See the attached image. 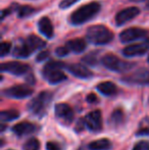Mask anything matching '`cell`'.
<instances>
[{
    "label": "cell",
    "mask_w": 149,
    "mask_h": 150,
    "mask_svg": "<svg viewBox=\"0 0 149 150\" xmlns=\"http://www.w3.org/2000/svg\"><path fill=\"white\" fill-rule=\"evenodd\" d=\"M100 8H101V5L97 1L84 4L71 14L70 23L74 26L85 24L90 20H92L100 11Z\"/></svg>",
    "instance_id": "cell-1"
},
{
    "label": "cell",
    "mask_w": 149,
    "mask_h": 150,
    "mask_svg": "<svg viewBox=\"0 0 149 150\" xmlns=\"http://www.w3.org/2000/svg\"><path fill=\"white\" fill-rule=\"evenodd\" d=\"M66 63L62 61H49L44 65L43 69H42L43 78L52 85L66 81V75L61 71L62 69H66Z\"/></svg>",
    "instance_id": "cell-2"
},
{
    "label": "cell",
    "mask_w": 149,
    "mask_h": 150,
    "mask_svg": "<svg viewBox=\"0 0 149 150\" xmlns=\"http://www.w3.org/2000/svg\"><path fill=\"white\" fill-rule=\"evenodd\" d=\"M86 38L94 45H104L113 39V33L103 25H93L86 31Z\"/></svg>",
    "instance_id": "cell-3"
},
{
    "label": "cell",
    "mask_w": 149,
    "mask_h": 150,
    "mask_svg": "<svg viewBox=\"0 0 149 150\" xmlns=\"http://www.w3.org/2000/svg\"><path fill=\"white\" fill-rule=\"evenodd\" d=\"M53 98V94L49 91H42L36 97L28 103V110L31 115L41 117L46 113L48 106L50 105Z\"/></svg>",
    "instance_id": "cell-4"
},
{
    "label": "cell",
    "mask_w": 149,
    "mask_h": 150,
    "mask_svg": "<svg viewBox=\"0 0 149 150\" xmlns=\"http://www.w3.org/2000/svg\"><path fill=\"white\" fill-rule=\"evenodd\" d=\"M101 63L107 69L117 73H126L132 69L136 65V63L130 62L127 60H123L112 53H107L101 58Z\"/></svg>",
    "instance_id": "cell-5"
},
{
    "label": "cell",
    "mask_w": 149,
    "mask_h": 150,
    "mask_svg": "<svg viewBox=\"0 0 149 150\" xmlns=\"http://www.w3.org/2000/svg\"><path fill=\"white\" fill-rule=\"evenodd\" d=\"M121 82L128 85H139L147 86L149 85V69H139L134 73L127 75L121 78Z\"/></svg>",
    "instance_id": "cell-6"
},
{
    "label": "cell",
    "mask_w": 149,
    "mask_h": 150,
    "mask_svg": "<svg viewBox=\"0 0 149 150\" xmlns=\"http://www.w3.org/2000/svg\"><path fill=\"white\" fill-rule=\"evenodd\" d=\"M54 113H55L56 120L64 126H70L74 122V110L68 103L61 102L56 104L54 107Z\"/></svg>",
    "instance_id": "cell-7"
},
{
    "label": "cell",
    "mask_w": 149,
    "mask_h": 150,
    "mask_svg": "<svg viewBox=\"0 0 149 150\" xmlns=\"http://www.w3.org/2000/svg\"><path fill=\"white\" fill-rule=\"evenodd\" d=\"M0 69L3 73H9L14 76H23L30 73L31 67L27 63H23L20 61H7L1 63Z\"/></svg>",
    "instance_id": "cell-8"
},
{
    "label": "cell",
    "mask_w": 149,
    "mask_h": 150,
    "mask_svg": "<svg viewBox=\"0 0 149 150\" xmlns=\"http://www.w3.org/2000/svg\"><path fill=\"white\" fill-rule=\"evenodd\" d=\"M33 92H34V90L27 85H16L7 88V89H4L2 91V94L6 97H9V98L23 99L30 97L33 94Z\"/></svg>",
    "instance_id": "cell-9"
},
{
    "label": "cell",
    "mask_w": 149,
    "mask_h": 150,
    "mask_svg": "<svg viewBox=\"0 0 149 150\" xmlns=\"http://www.w3.org/2000/svg\"><path fill=\"white\" fill-rule=\"evenodd\" d=\"M148 31L142 28H137V27H133V28H128L119 34V40L123 43H129V42H133L136 40L143 39L147 36Z\"/></svg>",
    "instance_id": "cell-10"
},
{
    "label": "cell",
    "mask_w": 149,
    "mask_h": 150,
    "mask_svg": "<svg viewBox=\"0 0 149 150\" xmlns=\"http://www.w3.org/2000/svg\"><path fill=\"white\" fill-rule=\"evenodd\" d=\"M85 125L91 132L97 133L102 130V113L100 110L96 109L89 112L85 117Z\"/></svg>",
    "instance_id": "cell-11"
},
{
    "label": "cell",
    "mask_w": 149,
    "mask_h": 150,
    "mask_svg": "<svg viewBox=\"0 0 149 150\" xmlns=\"http://www.w3.org/2000/svg\"><path fill=\"white\" fill-rule=\"evenodd\" d=\"M149 51V38L144 40L142 43L131 44L123 49V54L127 57H134V56H140L145 54Z\"/></svg>",
    "instance_id": "cell-12"
},
{
    "label": "cell",
    "mask_w": 149,
    "mask_h": 150,
    "mask_svg": "<svg viewBox=\"0 0 149 150\" xmlns=\"http://www.w3.org/2000/svg\"><path fill=\"white\" fill-rule=\"evenodd\" d=\"M140 13V9L136 6H132V7H127L125 9H121L119 11L115 16V24L117 26L121 27L123 25L129 23L133 18H135L138 14Z\"/></svg>",
    "instance_id": "cell-13"
},
{
    "label": "cell",
    "mask_w": 149,
    "mask_h": 150,
    "mask_svg": "<svg viewBox=\"0 0 149 150\" xmlns=\"http://www.w3.org/2000/svg\"><path fill=\"white\" fill-rule=\"evenodd\" d=\"M39 130V127L37 125L33 124L30 122H22L14 125L11 128V131L18 137L26 136V135H31L36 133Z\"/></svg>",
    "instance_id": "cell-14"
},
{
    "label": "cell",
    "mask_w": 149,
    "mask_h": 150,
    "mask_svg": "<svg viewBox=\"0 0 149 150\" xmlns=\"http://www.w3.org/2000/svg\"><path fill=\"white\" fill-rule=\"evenodd\" d=\"M66 69L70 71L75 77L80 79H90L93 77V73L90 71L88 67L81 63H72V64H66Z\"/></svg>",
    "instance_id": "cell-15"
},
{
    "label": "cell",
    "mask_w": 149,
    "mask_h": 150,
    "mask_svg": "<svg viewBox=\"0 0 149 150\" xmlns=\"http://www.w3.org/2000/svg\"><path fill=\"white\" fill-rule=\"evenodd\" d=\"M34 51L35 50L33 49V47L26 40V41L22 42L20 45L14 47L13 51H12V55L16 58H27V57H29Z\"/></svg>",
    "instance_id": "cell-16"
},
{
    "label": "cell",
    "mask_w": 149,
    "mask_h": 150,
    "mask_svg": "<svg viewBox=\"0 0 149 150\" xmlns=\"http://www.w3.org/2000/svg\"><path fill=\"white\" fill-rule=\"evenodd\" d=\"M38 29L39 32L42 34L43 36H45L46 38H52L54 35V29L52 26L51 21L49 20V18L47 16H43L39 20L38 22Z\"/></svg>",
    "instance_id": "cell-17"
},
{
    "label": "cell",
    "mask_w": 149,
    "mask_h": 150,
    "mask_svg": "<svg viewBox=\"0 0 149 150\" xmlns=\"http://www.w3.org/2000/svg\"><path fill=\"white\" fill-rule=\"evenodd\" d=\"M126 120V115L123 109L117 108L112 111L109 117V125L112 128H119V127L123 126L124 122Z\"/></svg>",
    "instance_id": "cell-18"
},
{
    "label": "cell",
    "mask_w": 149,
    "mask_h": 150,
    "mask_svg": "<svg viewBox=\"0 0 149 150\" xmlns=\"http://www.w3.org/2000/svg\"><path fill=\"white\" fill-rule=\"evenodd\" d=\"M66 47L75 53H82L87 48V43L82 38H75L66 43Z\"/></svg>",
    "instance_id": "cell-19"
},
{
    "label": "cell",
    "mask_w": 149,
    "mask_h": 150,
    "mask_svg": "<svg viewBox=\"0 0 149 150\" xmlns=\"http://www.w3.org/2000/svg\"><path fill=\"white\" fill-rule=\"evenodd\" d=\"M96 89L104 96H112L117 93V87L112 82H102L96 86Z\"/></svg>",
    "instance_id": "cell-20"
},
{
    "label": "cell",
    "mask_w": 149,
    "mask_h": 150,
    "mask_svg": "<svg viewBox=\"0 0 149 150\" xmlns=\"http://www.w3.org/2000/svg\"><path fill=\"white\" fill-rule=\"evenodd\" d=\"M112 142L108 139L102 138L95 141H92L91 143H89L88 148L90 150H109L112 148Z\"/></svg>",
    "instance_id": "cell-21"
},
{
    "label": "cell",
    "mask_w": 149,
    "mask_h": 150,
    "mask_svg": "<svg viewBox=\"0 0 149 150\" xmlns=\"http://www.w3.org/2000/svg\"><path fill=\"white\" fill-rule=\"evenodd\" d=\"M27 41L29 42L31 46L33 47L34 50H38V49H42L46 46V42L44 40H42L40 37H38L36 35H30L27 37Z\"/></svg>",
    "instance_id": "cell-22"
},
{
    "label": "cell",
    "mask_w": 149,
    "mask_h": 150,
    "mask_svg": "<svg viewBox=\"0 0 149 150\" xmlns=\"http://www.w3.org/2000/svg\"><path fill=\"white\" fill-rule=\"evenodd\" d=\"M20 117V111L16 109H8V110H2L0 113V119L2 122H11Z\"/></svg>",
    "instance_id": "cell-23"
},
{
    "label": "cell",
    "mask_w": 149,
    "mask_h": 150,
    "mask_svg": "<svg viewBox=\"0 0 149 150\" xmlns=\"http://www.w3.org/2000/svg\"><path fill=\"white\" fill-rule=\"evenodd\" d=\"M16 10L18 18H28L35 12V8L30 5H16Z\"/></svg>",
    "instance_id": "cell-24"
},
{
    "label": "cell",
    "mask_w": 149,
    "mask_h": 150,
    "mask_svg": "<svg viewBox=\"0 0 149 150\" xmlns=\"http://www.w3.org/2000/svg\"><path fill=\"white\" fill-rule=\"evenodd\" d=\"M136 135L137 136H148L149 135V117L142 119L139 126H138Z\"/></svg>",
    "instance_id": "cell-25"
},
{
    "label": "cell",
    "mask_w": 149,
    "mask_h": 150,
    "mask_svg": "<svg viewBox=\"0 0 149 150\" xmlns=\"http://www.w3.org/2000/svg\"><path fill=\"white\" fill-rule=\"evenodd\" d=\"M24 150H39L40 149V142L36 138H31L27 141L23 146Z\"/></svg>",
    "instance_id": "cell-26"
},
{
    "label": "cell",
    "mask_w": 149,
    "mask_h": 150,
    "mask_svg": "<svg viewBox=\"0 0 149 150\" xmlns=\"http://www.w3.org/2000/svg\"><path fill=\"white\" fill-rule=\"evenodd\" d=\"M82 61H83L84 63H86V64L94 67V65H96L98 62L97 53H96V52H92V53L87 54V55H85L82 58Z\"/></svg>",
    "instance_id": "cell-27"
},
{
    "label": "cell",
    "mask_w": 149,
    "mask_h": 150,
    "mask_svg": "<svg viewBox=\"0 0 149 150\" xmlns=\"http://www.w3.org/2000/svg\"><path fill=\"white\" fill-rule=\"evenodd\" d=\"M11 49V43L10 42H2L1 47H0V55L1 57H4L5 55H7L10 52Z\"/></svg>",
    "instance_id": "cell-28"
},
{
    "label": "cell",
    "mask_w": 149,
    "mask_h": 150,
    "mask_svg": "<svg viewBox=\"0 0 149 150\" xmlns=\"http://www.w3.org/2000/svg\"><path fill=\"white\" fill-rule=\"evenodd\" d=\"M70 51H71V50L68 49L66 46H60V47L56 48L55 53H56V55H57L58 57H64V56L68 55V54L70 53Z\"/></svg>",
    "instance_id": "cell-29"
},
{
    "label": "cell",
    "mask_w": 149,
    "mask_h": 150,
    "mask_svg": "<svg viewBox=\"0 0 149 150\" xmlns=\"http://www.w3.org/2000/svg\"><path fill=\"white\" fill-rule=\"evenodd\" d=\"M133 150H149V142L148 141H140L136 143Z\"/></svg>",
    "instance_id": "cell-30"
},
{
    "label": "cell",
    "mask_w": 149,
    "mask_h": 150,
    "mask_svg": "<svg viewBox=\"0 0 149 150\" xmlns=\"http://www.w3.org/2000/svg\"><path fill=\"white\" fill-rule=\"evenodd\" d=\"M78 1H79V0H61L59 3V8L66 9V8H68L72 5H74V4L77 3Z\"/></svg>",
    "instance_id": "cell-31"
},
{
    "label": "cell",
    "mask_w": 149,
    "mask_h": 150,
    "mask_svg": "<svg viewBox=\"0 0 149 150\" xmlns=\"http://www.w3.org/2000/svg\"><path fill=\"white\" fill-rule=\"evenodd\" d=\"M46 149L47 150H62V147H61V145L58 144V143L50 141V142H47V144H46Z\"/></svg>",
    "instance_id": "cell-32"
},
{
    "label": "cell",
    "mask_w": 149,
    "mask_h": 150,
    "mask_svg": "<svg viewBox=\"0 0 149 150\" xmlns=\"http://www.w3.org/2000/svg\"><path fill=\"white\" fill-rule=\"evenodd\" d=\"M49 55H50L49 51H47V50H43V51H41L37 55L36 60L38 61V62H40V61H44L45 59H47V58L49 57Z\"/></svg>",
    "instance_id": "cell-33"
},
{
    "label": "cell",
    "mask_w": 149,
    "mask_h": 150,
    "mask_svg": "<svg viewBox=\"0 0 149 150\" xmlns=\"http://www.w3.org/2000/svg\"><path fill=\"white\" fill-rule=\"evenodd\" d=\"M85 120H84V119H80L79 120H78L77 125H76V131L77 132H81V131L84 130V127H85Z\"/></svg>",
    "instance_id": "cell-34"
},
{
    "label": "cell",
    "mask_w": 149,
    "mask_h": 150,
    "mask_svg": "<svg viewBox=\"0 0 149 150\" xmlns=\"http://www.w3.org/2000/svg\"><path fill=\"white\" fill-rule=\"evenodd\" d=\"M86 100H87V102L94 104V103H96V102L98 101V98L96 97V95H95V94L91 93V94H88V96H87V98H86Z\"/></svg>",
    "instance_id": "cell-35"
},
{
    "label": "cell",
    "mask_w": 149,
    "mask_h": 150,
    "mask_svg": "<svg viewBox=\"0 0 149 150\" xmlns=\"http://www.w3.org/2000/svg\"><path fill=\"white\" fill-rule=\"evenodd\" d=\"M11 9L12 8H5V9H2V12H1V20H4L5 16L7 14H9L11 12Z\"/></svg>",
    "instance_id": "cell-36"
},
{
    "label": "cell",
    "mask_w": 149,
    "mask_h": 150,
    "mask_svg": "<svg viewBox=\"0 0 149 150\" xmlns=\"http://www.w3.org/2000/svg\"><path fill=\"white\" fill-rule=\"evenodd\" d=\"M26 81L28 82L29 84H31V85L35 84V78H34V76H33L32 74H29V75H27Z\"/></svg>",
    "instance_id": "cell-37"
},
{
    "label": "cell",
    "mask_w": 149,
    "mask_h": 150,
    "mask_svg": "<svg viewBox=\"0 0 149 150\" xmlns=\"http://www.w3.org/2000/svg\"><path fill=\"white\" fill-rule=\"evenodd\" d=\"M5 129H6V126L4 124H2L1 125V132H4V131H5Z\"/></svg>",
    "instance_id": "cell-38"
},
{
    "label": "cell",
    "mask_w": 149,
    "mask_h": 150,
    "mask_svg": "<svg viewBox=\"0 0 149 150\" xmlns=\"http://www.w3.org/2000/svg\"><path fill=\"white\" fill-rule=\"evenodd\" d=\"M132 1H135V2H139V1H143V0H132Z\"/></svg>",
    "instance_id": "cell-39"
},
{
    "label": "cell",
    "mask_w": 149,
    "mask_h": 150,
    "mask_svg": "<svg viewBox=\"0 0 149 150\" xmlns=\"http://www.w3.org/2000/svg\"><path fill=\"white\" fill-rule=\"evenodd\" d=\"M78 150H84V148H83V147H80V148L78 149Z\"/></svg>",
    "instance_id": "cell-40"
},
{
    "label": "cell",
    "mask_w": 149,
    "mask_h": 150,
    "mask_svg": "<svg viewBox=\"0 0 149 150\" xmlns=\"http://www.w3.org/2000/svg\"><path fill=\"white\" fill-rule=\"evenodd\" d=\"M147 61H148V63H149V55H148V58H147Z\"/></svg>",
    "instance_id": "cell-41"
},
{
    "label": "cell",
    "mask_w": 149,
    "mask_h": 150,
    "mask_svg": "<svg viewBox=\"0 0 149 150\" xmlns=\"http://www.w3.org/2000/svg\"><path fill=\"white\" fill-rule=\"evenodd\" d=\"M7 150H13V149H7Z\"/></svg>",
    "instance_id": "cell-42"
},
{
    "label": "cell",
    "mask_w": 149,
    "mask_h": 150,
    "mask_svg": "<svg viewBox=\"0 0 149 150\" xmlns=\"http://www.w3.org/2000/svg\"><path fill=\"white\" fill-rule=\"evenodd\" d=\"M148 102H149V100H148Z\"/></svg>",
    "instance_id": "cell-43"
}]
</instances>
